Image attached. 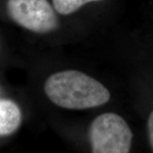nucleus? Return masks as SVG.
<instances>
[{"instance_id": "nucleus-5", "label": "nucleus", "mask_w": 153, "mask_h": 153, "mask_svg": "<svg viewBox=\"0 0 153 153\" xmlns=\"http://www.w3.org/2000/svg\"><path fill=\"white\" fill-rule=\"evenodd\" d=\"M98 1L101 0H52V4L58 14L67 16L77 11L88 3Z\"/></svg>"}, {"instance_id": "nucleus-3", "label": "nucleus", "mask_w": 153, "mask_h": 153, "mask_svg": "<svg viewBox=\"0 0 153 153\" xmlns=\"http://www.w3.org/2000/svg\"><path fill=\"white\" fill-rule=\"evenodd\" d=\"M6 8L13 22L32 33H49L59 27L57 12L48 0H8Z\"/></svg>"}, {"instance_id": "nucleus-4", "label": "nucleus", "mask_w": 153, "mask_h": 153, "mask_svg": "<svg viewBox=\"0 0 153 153\" xmlns=\"http://www.w3.org/2000/svg\"><path fill=\"white\" fill-rule=\"evenodd\" d=\"M22 121V111L13 100L0 97V136L16 131Z\"/></svg>"}, {"instance_id": "nucleus-2", "label": "nucleus", "mask_w": 153, "mask_h": 153, "mask_svg": "<svg viewBox=\"0 0 153 153\" xmlns=\"http://www.w3.org/2000/svg\"><path fill=\"white\" fill-rule=\"evenodd\" d=\"M88 138L92 153H129L133 133L120 115L105 112L92 121Z\"/></svg>"}, {"instance_id": "nucleus-6", "label": "nucleus", "mask_w": 153, "mask_h": 153, "mask_svg": "<svg viewBox=\"0 0 153 153\" xmlns=\"http://www.w3.org/2000/svg\"><path fill=\"white\" fill-rule=\"evenodd\" d=\"M147 130L149 142L153 152V111L151 112V114L149 115V117H148Z\"/></svg>"}, {"instance_id": "nucleus-1", "label": "nucleus", "mask_w": 153, "mask_h": 153, "mask_svg": "<svg viewBox=\"0 0 153 153\" xmlns=\"http://www.w3.org/2000/svg\"><path fill=\"white\" fill-rule=\"evenodd\" d=\"M44 91L53 104L70 110L98 107L111 99L103 83L77 70H64L49 75L44 82Z\"/></svg>"}]
</instances>
